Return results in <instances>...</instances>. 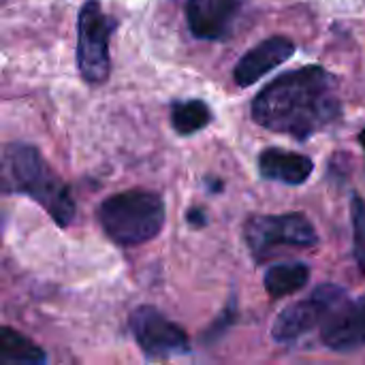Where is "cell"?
Segmentation results:
<instances>
[{
	"label": "cell",
	"mask_w": 365,
	"mask_h": 365,
	"mask_svg": "<svg viewBox=\"0 0 365 365\" xmlns=\"http://www.w3.org/2000/svg\"><path fill=\"white\" fill-rule=\"evenodd\" d=\"M340 115L336 79L323 66H304L272 81L252 103V118L276 133L308 139Z\"/></svg>",
	"instance_id": "obj_1"
},
{
	"label": "cell",
	"mask_w": 365,
	"mask_h": 365,
	"mask_svg": "<svg viewBox=\"0 0 365 365\" xmlns=\"http://www.w3.org/2000/svg\"><path fill=\"white\" fill-rule=\"evenodd\" d=\"M0 195H28L60 225L75 218V201L68 186L45 163L41 152L28 143L0 148Z\"/></svg>",
	"instance_id": "obj_2"
},
{
	"label": "cell",
	"mask_w": 365,
	"mask_h": 365,
	"mask_svg": "<svg viewBox=\"0 0 365 365\" xmlns=\"http://www.w3.org/2000/svg\"><path fill=\"white\" fill-rule=\"evenodd\" d=\"M98 222L120 246H139L156 237L165 225V203L150 190H126L98 207Z\"/></svg>",
	"instance_id": "obj_3"
},
{
	"label": "cell",
	"mask_w": 365,
	"mask_h": 365,
	"mask_svg": "<svg viewBox=\"0 0 365 365\" xmlns=\"http://www.w3.org/2000/svg\"><path fill=\"white\" fill-rule=\"evenodd\" d=\"M246 244L255 261L263 263L284 250H306L317 246L319 235L304 214L252 216L244 229Z\"/></svg>",
	"instance_id": "obj_4"
},
{
	"label": "cell",
	"mask_w": 365,
	"mask_h": 365,
	"mask_svg": "<svg viewBox=\"0 0 365 365\" xmlns=\"http://www.w3.org/2000/svg\"><path fill=\"white\" fill-rule=\"evenodd\" d=\"M113 21L103 13L96 0H88L79 13V34H77V64L81 77L92 83H105L109 77V38L113 32Z\"/></svg>",
	"instance_id": "obj_5"
},
{
	"label": "cell",
	"mask_w": 365,
	"mask_h": 365,
	"mask_svg": "<svg viewBox=\"0 0 365 365\" xmlns=\"http://www.w3.org/2000/svg\"><path fill=\"white\" fill-rule=\"evenodd\" d=\"M346 304V293L336 284H323L306 299L284 308L274 321L272 336L276 342H293L299 336L312 331L317 325H325V321Z\"/></svg>",
	"instance_id": "obj_6"
},
{
	"label": "cell",
	"mask_w": 365,
	"mask_h": 365,
	"mask_svg": "<svg viewBox=\"0 0 365 365\" xmlns=\"http://www.w3.org/2000/svg\"><path fill=\"white\" fill-rule=\"evenodd\" d=\"M130 331L145 357L154 361H167L190 351L184 329L152 306H141L130 314Z\"/></svg>",
	"instance_id": "obj_7"
},
{
	"label": "cell",
	"mask_w": 365,
	"mask_h": 365,
	"mask_svg": "<svg viewBox=\"0 0 365 365\" xmlns=\"http://www.w3.org/2000/svg\"><path fill=\"white\" fill-rule=\"evenodd\" d=\"M242 6L244 0H188L186 21L197 38L218 41L231 32Z\"/></svg>",
	"instance_id": "obj_8"
},
{
	"label": "cell",
	"mask_w": 365,
	"mask_h": 365,
	"mask_svg": "<svg viewBox=\"0 0 365 365\" xmlns=\"http://www.w3.org/2000/svg\"><path fill=\"white\" fill-rule=\"evenodd\" d=\"M323 342L334 351H353L365 344V295L340 306L323 325Z\"/></svg>",
	"instance_id": "obj_9"
},
{
	"label": "cell",
	"mask_w": 365,
	"mask_h": 365,
	"mask_svg": "<svg viewBox=\"0 0 365 365\" xmlns=\"http://www.w3.org/2000/svg\"><path fill=\"white\" fill-rule=\"evenodd\" d=\"M295 53V43L287 36H272L263 43H259L255 49H250L235 66V81L240 86H252L257 83L265 73L274 71L282 62H287Z\"/></svg>",
	"instance_id": "obj_10"
},
{
	"label": "cell",
	"mask_w": 365,
	"mask_h": 365,
	"mask_svg": "<svg viewBox=\"0 0 365 365\" xmlns=\"http://www.w3.org/2000/svg\"><path fill=\"white\" fill-rule=\"evenodd\" d=\"M259 169H261V175L267 178V180H276V182H282V184L297 186V184H304L310 178L314 165L304 154L272 148V150H265L261 154Z\"/></svg>",
	"instance_id": "obj_11"
},
{
	"label": "cell",
	"mask_w": 365,
	"mask_h": 365,
	"mask_svg": "<svg viewBox=\"0 0 365 365\" xmlns=\"http://www.w3.org/2000/svg\"><path fill=\"white\" fill-rule=\"evenodd\" d=\"M45 353L24 334L0 325V365H41Z\"/></svg>",
	"instance_id": "obj_12"
},
{
	"label": "cell",
	"mask_w": 365,
	"mask_h": 365,
	"mask_svg": "<svg viewBox=\"0 0 365 365\" xmlns=\"http://www.w3.org/2000/svg\"><path fill=\"white\" fill-rule=\"evenodd\" d=\"M308 278H310V269L304 263H297V261L278 263L265 272V289L272 297L278 299V297H287L304 289Z\"/></svg>",
	"instance_id": "obj_13"
},
{
	"label": "cell",
	"mask_w": 365,
	"mask_h": 365,
	"mask_svg": "<svg viewBox=\"0 0 365 365\" xmlns=\"http://www.w3.org/2000/svg\"><path fill=\"white\" fill-rule=\"evenodd\" d=\"M171 122L180 135H192L212 122V111L203 101H197V98L175 103L171 109Z\"/></svg>",
	"instance_id": "obj_14"
},
{
	"label": "cell",
	"mask_w": 365,
	"mask_h": 365,
	"mask_svg": "<svg viewBox=\"0 0 365 365\" xmlns=\"http://www.w3.org/2000/svg\"><path fill=\"white\" fill-rule=\"evenodd\" d=\"M351 214H353V244H355V259L365 272V203L361 197H353L351 203Z\"/></svg>",
	"instance_id": "obj_15"
},
{
	"label": "cell",
	"mask_w": 365,
	"mask_h": 365,
	"mask_svg": "<svg viewBox=\"0 0 365 365\" xmlns=\"http://www.w3.org/2000/svg\"><path fill=\"white\" fill-rule=\"evenodd\" d=\"M188 220H190L192 225H197V227L205 225V216H203L201 210H190V212H188Z\"/></svg>",
	"instance_id": "obj_16"
},
{
	"label": "cell",
	"mask_w": 365,
	"mask_h": 365,
	"mask_svg": "<svg viewBox=\"0 0 365 365\" xmlns=\"http://www.w3.org/2000/svg\"><path fill=\"white\" fill-rule=\"evenodd\" d=\"M359 143H361V148L365 150V128L359 133Z\"/></svg>",
	"instance_id": "obj_17"
},
{
	"label": "cell",
	"mask_w": 365,
	"mask_h": 365,
	"mask_svg": "<svg viewBox=\"0 0 365 365\" xmlns=\"http://www.w3.org/2000/svg\"><path fill=\"white\" fill-rule=\"evenodd\" d=\"M0 212H2V210H0ZM0 220H2V214H0ZM0 225H2V222H0Z\"/></svg>",
	"instance_id": "obj_18"
}]
</instances>
